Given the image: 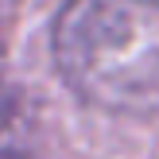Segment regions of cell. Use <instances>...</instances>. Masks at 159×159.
Listing matches in <instances>:
<instances>
[{"label":"cell","mask_w":159,"mask_h":159,"mask_svg":"<svg viewBox=\"0 0 159 159\" xmlns=\"http://www.w3.org/2000/svg\"><path fill=\"white\" fill-rule=\"evenodd\" d=\"M66 85L109 113L159 109V0H70L54 20Z\"/></svg>","instance_id":"6da1fadb"},{"label":"cell","mask_w":159,"mask_h":159,"mask_svg":"<svg viewBox=\"0 0 159 159\" xmlns=\"http://www.w3.org/2000/svg\"><path fill=\"white\" fill-rule=\"evenodd\" d=\"M12 155V144H8V132H4V124H0V159H8Z\"/></svg>","instance_id":"7a4b0ae2"}]
</instances>
